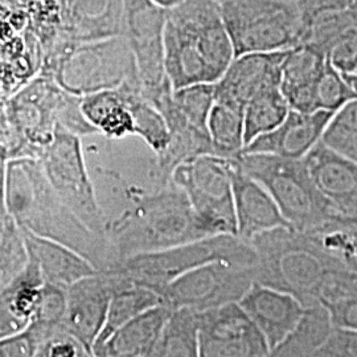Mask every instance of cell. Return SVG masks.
I'll use <instances>...</instances> for the list:
<instances>
[{"instance_id":"cell-1","label":"cell","mask_w":357,"mask_h":357,"mask_svg":"<svg viewBox=\"0 0 357 357\" xmlns=\"http://www.w3.org/2000/svg\"><path fill=\"white\" fill-rule=\"evenodd\" d=\"M6 206L20 229L76 250L98 271L122 262L107 236L89 229L60 199L36 158L7 162Z\"/></svg>"},{"instance_id":"cell-2","label":"cell","mask_w":357,"mask_h":357,"mask_svg":"<svg viewBox=\"0 0 357 357\" xmlns=\"http://www.w3.org/2000/svg\"><path fill=\"white\" fill-rule=\"evenodd\" d=\"M250 243L257 253L255 282L291 294L305 307L331 301L355 274L310 233L280 227Z\"/></svg>"},{"instance_id":"cell-3","label":"cell","mask_w":357,"mask_h":357,"mask_svg":"<svg viewBox=\"0 0 357 357\" xmlns=\"http://www.w3.org/2000/svg\"><path fill=\"white\" fill-rule=\"evenodd\" d=\"M163 50L172 89L216 84L234 59L218 0H181L167 10Z\"/></svg>"},{"instance_id":"cell-4","label":"cell","mask_w":357,"mask_h":357,"mask_svg":"<svg viewBox=\"0 0 357 357\" xmlns=\"http://www.w3.org/2000/svg\"><path fill=\"white\" fill-rule=\"evenodd\" d=\"M128 196V205L106 220L107 238L122 261L211 237L187 195L172 180L155 191L132 188Z\"/></svg>"},{"instance_id":"cell-5","label":"cell","mask_w":357,"mask_h":357,"mask_svg":"<svg viewBox=\"0 0 357 357\" xmlns=\"http://www.w3.org/2000/svg\"><path fill=\"white\" fill-rule=\"evenodd\" d=\"M40 75L78 97L139 84L134 54L122 35L84 43L60 40L43 53Z\"/></svg>"},{"instance_id":"cell-6","label":"cell","mask_w":357,"mask_h":357,"mask_svg":"<svg viewBox=\"0 0 357 357\" xmlns=\"http://www.w3.org/2000/svg\"><path fill=\"white\" fill-rule=\"evenodd\" d=\"M236 159L245 174L268 190L293 229L321 233L337 221L317 190L303 159L245 153Z\"/></svg>"},{"instance_id":"cell-7","label":"cell","mask_w":357,"mask_h":357,"mask_svg":"<svg viewBox=\"0 0 357 357\" xmlns=\"http://www.w3.org/2000/svg\"><path fill=\"white\" fill-rule=\"evenodd\" d=\"M215 261L255 266L257 253L252 243L236 234H216L163 250L128 257L115 271L162 296L167 286L181 274Z\"/></svg>"},{"instance_id":"cell-8","label":"cell","mask_w":357,"mask_h":357,"mask_svg":"<svg viewBox=\"0 0 357 357\" xmlns=\"http://www.w3.org/2000/svg\"><path fill=\"white\" fill-rule=\"evenodd\" d=\"M234 57L287 51L301 44L302 13L298 0H218Z\"/></svg>"},{"instance_id":"cell-9","label":"cell","mask_w":357,"mask_h":357,"mask_svg":"<svg viewBox=\"0 0 357 357\" xmlns=\"http://www.w3.org/2000/svg\"><path fill=\"white\" fill-rule=\"evenodd\" d=\"M52 188L89 229L106 234V215L90 178L81 137L57 126L38 158Z\"/></svg>"},{"instance_id":"cell-10","label":"cell","mask_w":357,"mask_h":357,"mask_svg":"<svg viewBox=\"0 0 357 357\" xmlns=\"http://www.w3.org/2000/svg\"><path fill=\"white\" fill-rule=\"evenodd\" d=\"M233 159L200 155L178 165L171 175L172 183L187 195L208 236H237L230 174Z\"/></svg>"},{"instance_id":"cell-11","label":"cell","mask_w":357,"mask_h":357,"mask_svg":"<svg viewBox=\"0 0 357 357\" xmlns=\"http://www.w3.org/2000/svg\"><path fill=\"white\" fill-rule=\"evenodd\" d=\"M255 282V266L215 261L192 268L171 282L162 294L171 307H188L199 312L238 302Z\"/></svg>"},{"instance_id":"cell-12","label":"cell","mask_w":357,"mask_h":357,"mask_svg":"<svg viewBox=\"0 0 357 357\" xmlns=\"http://www.w3.org/2000/svg\"><path fill=\"white\" fill-rule=\"evenodd\" d=\"M166 10L153 0H123V32L135 59L144 97L169 84L165 69L163 29Z\"/></svg>"},{"instance_id":"cell-13","label":"cell","mask_w":357,"mask_h":357,"mask_svg":"<svg viewBox=\"0 0 357 357\" xmlns=\"http://www.w3.org/2000/svg\"><path fill=\"white\" fill-rule=\"evenodd\" d=\"M199 356L266 357L270 349L240 303L230 302L200 312Z\"/></svg>"},{"instance_id":"cell-14","label":"cell","mask_w":357,"mask_h":357,"mask_svg":"<svg viewBox=\"0 0 357 357\" xmlns=\"http://www.w3.org/2000/svg\"><path fill=\"white\" fill-rule=\"evenodd\" d=\"M64 93L52 78L38 73L4 101L6 114L24 134L38 158L54 137Z\"/></svg>"},{"instance_id":"cell-15","label":"cell","mask_w":357,"mask_h":357,"mask_svg":"<svg viewBox=\"0 0 357 357\" xmlns=\"http://www.w3.org/2000/svg\"><path fill=\"white\" fill-rule=\"evenodd\" d=\"M317 190L340 220H357V163L323 142L303 158Z\"/></svg>"},{"instance_id":"cell-16","label":"cell","mask_w":357,"mask_h":357,"mask_svg":"<svg viewBox=\"0 0 357 357\" xmlns=\"http://www.w3.org/2000/svg\"><path fill=\"white\" fill-rule=\"evenodd\" d=\"M113 287L106 271H98L66 289L64 326L93 356L107 315Z\"/></svg>"},{"instance_id":"cell-17","label":"cell","mask_w":357,"mask_h":357,"mask_svg":"<svg viewBox=\"0 0 357 357\" xmlns=\"http://www.w3.org/2000/svg\"><path fill=\"white\" fill-rule=\"evenodd\" d=\"M286 51L246 53L233 59L215 84V100L243 107L262 90L281 86Z\"/></svg>"},{"instance_id":"cell-18","label":"cell","mask_w":357,"mask_h":357,"mask_svg":"<svg viewBox=\"0 0 357 357\" xmlns=\"http://www.w3.org/2000/svg\"><path fill=\"white\" fill-rule=\"evenodd\" d=\"M333 112L301 113L291 110L278 128L257 137L241 153H271L289 159H303L321 141Z\"/></svg>"},{"instance_id":"cell-19","label":"cell","mask_w":357,"mask_h":357,"mask_svg":"<svg viewBox=\"0 0 357 357\" xmlns=\"http://www.w3.org/2000/svg\"><path fill=\"white\" fill-rule=\"evenodd\" d=\"M264 335L270 352L293 332L305 306L291 294L255 282L238 301Z\"/></svg>"},{"instance_id":"cell-20","label":"cell","mask_w":357,"mask_h":357,"mask_svg":"<svg viewBox=\"0 0 357 357\" xmlns=\"http://www.w3.org/2000/svg\"><path fill=\"white\" fill-rule=\"evenodd\" d=\"M230 174L237 236L240 238L250 243L252 238L264 231L280 227L291 228L268 190L245 174L236 158Z\"/></svg>"},{"instance_id":"cell-21","label":"cell","mask_w":357,"mask_h":357,"mask_svg":"<svg viewBox=\"0 0 357 357\" xmlns=\"http://www.w3.org/2000/svg\"><path fill=\"white\" fill-rule=\"evenodd\" d=\"M57 1L64 40L84 43L119 36L123 32V0Z\"/></svg>"},{"instance_id":"cell-22","label":"cell","mask_w":357,"mask_h":357,"mask_svg":"<svg viewBox=\"0 0 357 357\" xmlns=\"http://www.w3.org/2000/svg\"><path fill=\"white\" fill-rule=\"evenodd\" d=\"M328 59L308 44L286 51L282 63L281 91L290 109L301 113L318 112L315 89Z\"/></svg>"},{"instance_id":"cell-23","label":"cell","mask_w":357,"mask_h":357,"mask_svg":"<svg viewBox=\"0 0 357 357\" xmlns=\"http://www.w3.org/2000/svg\"><path fill=\"white\" fill-rule=\"evenodd\" d=\"M43 286L38 264L28 255L26 268L0 290V339L28 327L35 317Z\"/></svg>"},{"instance_id":"cell-24","label":"cell","mask_w":357,"mask_h":357,"mask_svg":"<svg viewBox=\"0 0 357 357\" xmlns=\"http://www.w3.org/2000/svg\"><path fill=\"white\" fill-rule=\"evenodd\" d=\"M28 255L38 264L45 283L68 289L72 283L98 273L84 255L63 243L22 230Z\"/></svg>"},{"instance_id":"cell-25","label":"cell","mask_w":357,"mask_h":357,"mask_svg":"<svg viewBox=\"0 0 357 357\" xmlns=\"http://www.w3.org/2000/svg\"><path fill=\"white\" fill-rule=\"evenodd\" d=\"M166 303L151 307L122 326L105 344L94 352L101 357L153 356L155 347L171 312Z\"/></svg>"},{"instance_id":"cell-26","label":"cell","mask_w":357,"mask_h":357,"mask_svg":"<svg viewBox=\"0 0 357 357\" xmlns=\"http://www.w3.org/2000/svg\"><path fill=\"white\" fill-rule=\"evenodd\" d=\"M113 287L112 299L102 331L100 333L96 344L93 347V356L97 349H100L114 332L118 331L130 320L141 315L149 308L165 303L162 296L153 290L135 284L128 280L119 271H106Z\"/></svg>"},{"instance_id":"cell-27","label":"cell","mask_w":357,"mask_h":357,"mask_svg":"<svg viewBox=\"0 0 357 357\" xmlns=\"http://www.w3.org/2000/svg\"><path fill=\"white\" fill-rule=\"evenodd\" d=\"M81 110L97 132L109 139L135 137V123L123 85L81 97Z\"/></svg>"},{"instance_id":"cell-28","label":"cell","mask_w":357,"mask_h":357,"mask_svg":"<svg viewBox=\"0 0 357 357\" xmlns=\"http://www.w3.org/2000/svg\"><path fill=\"white\" fill-rule=\"evenodd\" d=\"M335 326L326 306L315 303L305 312L293 332L270 352V356H315L331 336Z\"/></svg>"},{"instance_id":"cell-29","label":"cell","mask_w":357,"mask_h":357,"mask_svg":"<svg viewBox=\"0 0 357 357\" xmlns=\"http://www.w3.org/2000/svg\"><path fill=\"white\" fill-rule=\"evenodd\" d=\"M200 312L188 307L172 308L158 344L155 357H199Z\"/></svg>"},{"instance_id":"cell-30","label":"cell","mask_w":357,"mask_h":357,"mask_svg":"<svg viewBox=\"0 0 357 357\" xmlns=\"http://www.w3.org/2000/svg\"><path fill=\"white\" fill-rule=\"evenodd\" d=\"M243 107L217 101L209 112L206 128L215 150L222 158H237L243 149Z\"/></svg>"},{"instance_id":"cell-31","label":"cell","mask_w":357,"mask_h":357,"mask_svg":"<svg viewBox=\"0 0 357 357\" xmlns=\"http://www.w3.org/2000/svg\"><path fill=\"white\" fill-rule=\"evenodd\" d=\"M290 112L281 86L262 90L243 110V147L257 137L278 128Z\"/></svg>"},{"instance_id":"cell-32","label":"cell","mask_w":357,"mask_h":357,"mask_svg":"<svg viewBox=\"0 0 357 357\" xmlns=\"http://www.w3.org/2000/svg\"><path fill=\"white\" fill-rule=\"evenodd\" d=\"M26 262L23 231L7 208H0V290L26 268Z\"/></svg>"},{"instance_id":"cell-33","label":"cell","mask_w":357,"mask_h":357,"mask_svg":"<svg viewBox=\"0 0 357 357\" xmlns=\"http://www.w3.org/2000/svg\"><path fill=\"white\" fill-rule=\"evenodd\" d=\"M321 142L357 163V98L335 112Z\"/></svg>"},{"instance_id":"cell-34","label":"cell","mask_w":357,"mask_h":357,"mask_svg":"<svg viewBox=\"0 0 357 357\" xmlns=\"http://www.w3.org/2000/svg\"><path fill=\"white\" fill-rule=\"evenodd\" d=\"M172 102L193 126L206 130V122L215 102V84H195L172 90Z\"/></svg>"},{"instance_id":"cell-35","label":"cell","mask_w":357,"mask_h":357,"mask_svg":"<svg viewBox=\"0 0 357 357\" xmlns=\"http://www.w3.org/2000/svg\"><path fill=\"white\" fill-rule=\"evenodd\" d=\"M318 110L337 112L345 103L355 100V93L348 86L344 76L328 60L315 89Z\"/></svg>"},{"instance_id":"cell-36","label":"cell","mask_w":357,"mask_h":357,"mask_svg":"<svg viewBox=\"0 0 357 357\" xmlns=\"http://www.w3.org/2000/svg\"><path fill=\"white\" fill-rule=\"evenodd\" d=\"M20 158L38 159V153L6 114L4 102H0V159L8 162Z\"/></svg>"},{"instance_id":"cell-37","label":"cell","mask_w":357,"mask_h":357,"mask_svg":"<svg viewBox=\"0 0 357 357\" xmlns=\"http://www.w3.org/2000/svg\"><path fill=\"white\" fill-rule=\"evenodd\" d=\"M311 234V233H310ZM321 245L357 274V230L335 229L314 233Z\"/></svg>"},{"instance_id":"cell-38","label":"cell","mask_w":357,"mask_h":357,"mask_svg":"<svg viewBox=\"0 0 357 357\" xmlns=\"http://www.w3.org/2000/svg\"><path fill=\"white\" fill-rule=\"evenodd\" d=\"M65 307H66V289L44 282L38 308L32 321L45 324V326L63 324Z\"/></svg>"},{"instance_id":"cell-39","label":"cell","mask_w":357,"mask_h":357,"mask_svg":"<svg viewBox=\"0 0 357 357\" xmlns=\"http://www.w3.org/2000/svg\"><path fill=\"white\" fill-rule=\"evenodd\" d=\"M315 357H357V330L335 326L331 336Z\"/></svg>"},{"instance_id":"cell-40","label":"cell","mask_w":357,"mask_h":357,"mask_svg":"<svg viewBox=\"0 0 357 357\" xmlns=\"http://www.w3.org/2000/svg\"><path fill=\"white\" fill-rule=\"evenodd\" d=\"M35 352V340L28 328L0 339V357H32Z\"/></svg>"},{"instance_id":"cell-41","label":"cell","mask_w":357,"mask_h":357,"mask_svg":"<svg viewBox=\"0 0 357 357\" xmlns=\"http://www.w3.org/2000/svg\"><path fill=\"white\" fill-rule=\"evenodd\" d=\"M6 165L3 159H0V208L6 206Z\"/></svg>"},{"instance_id":"cell-42","label":"cell","mask_w":357,"mask_h":357,"mask_svg":"<svg viewBox=\"0 0 357 357\" xmlns=\"http://www.w3.org/2000/svg\"><path fill=\"white\" fill-rule=\"evenodd\" d=\"M153 1L158 7H160V8H163V10L167 11V10L172 8V7H175L181 0H153Z\"/></svg>"},{"instance_id":"cell-43","label":"cell","mask_w":357,"mask_h":357,"mask_svg":"<svg viewBox=\"0 0 357 357\" xmlns=\"http://www.w3.org/2000/svg\"><path fill=\"white\" fill-rule=\"evenodd\" d=\"M355 72H357V66H356V69H355V70H354V72H351V73H355Z\"/></svg>"}]
</instances>
